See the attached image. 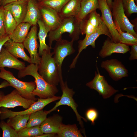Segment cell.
<instances>
[{"label":"cell","mask_w":137,"mask_h":137,"mask_svg":"<svg viewBox=\"0 0 137 137\" xmlns=\"http://www.w3.org/2000/svg\"><path fill=\"white\" fill-rule=\"evenodd\" d=\"M38 65L30 63L23 69L19 71L18 76L19 78L30 75L35 79L36 87L33 94L40 98L46 99L55 96L59 90L56 86L49 84L40 75L38 72Z\"/></svg>","instance_id":"6da1fadb"},{"label":"cell","mask_w":137,"mask_h":137,"mask_svg":"<svg viewBox=\"0 0 137 137\" xmlns=\"http://www.w3.org/2000/svg\"><path fill=\"white\" fill-rule=\"evenodd\" d=\"M51 49L44 50L38 66V72L48 83L55 86L63 81Z\"/></svg>","instance_id":"7a4b0ae2"},{"label":"cell","mask_w":137,"mask_h":137,"mask_svg":"<svg viewBox=\"0 0 137 137\" xmlns=\"http://www.w3.org/2000/svg\"><path fill=\"white\" fill-rule=\"evenodd\" d=\"M80 22L77 17L74 16L62 19L60 25L49 32L48 46L52 47L53 42L62 39V35L66 32L69 33V36L74 41L78 40L81 34Z\"/></svg>","instance_id":"3957f363"},{"label":"cell","mask_w":137,"mask_h":137,"mask_svg":"<svg viewBox=\"0 0 137 137\" xmlns=\"http://www.w3.org/2000/svg\"><path fill=\"white\" fill-rule=\"evenodd\" d=\"M0 78L8 82L10 86L15 88L23 97L36 101L37 100L33 94L36 87L35 81L27 82L20 80L16 78L11 72L3 68H1Z\"/></svg>","instance_id":"277c9868"},{"label":"cell","mask_w":137,"mask_h":137,"mask_svg":"<svg viewBox=\"0 0 137 137\" xmlns=\"http://www.w3.org/2000/svg\"><path fill=\"white\" fill-rule=\"evenodd\" d=\"M60 83L62 91V95L60 97V100L56 103L53 108L48 111L49 114L56 110V108L60 106L66 105L72 109L76 114L77 120L78 121L79 124L81 127H83V123L81 119H83L86 122H87V119L80 116L78 112L77 108L78 105L73 98L75 92L73 89H70L68 87L66 81L65 82L63 81Z\"/></svg>","instance_id":"5b68a950"},{"label":"cell","mask_w":137,"mask_h":137,"mask_svg":"<svg viewBox=\"0 0 137 137\" xmlns=\"http://www.w3.org/2000/svg\"><path fill=\"white\" fill-rule=\"evenodd\" d=\"M61 96H54L46 99L38 98L28 108L20 111H13L8 110L7 108L1 107L0 109V118L1 120L10 118L16 115L31 114L40 110L48 104L55 101L59 100Z\"/></svg>","instance_id":"8992f818"},{"label":"cell","mask_w":137,"mask_h":137,"mask_svg":"<svg viewBox=\"0 0 137 137\" xmlns=\"http://www.w3.org/2000/svg\"><path fill=\"white\" fill-rule=\"evenodd\" d=\"M111 10L113 19L118 21L121 30L127 32L137 38V33L134 29V25L131 23L126 15L122 0L113 1Z\"/></svg>","instance_id":"52a82bcc"},{"label":"cell","mask_w":137,"mask_h":137,"mask_svg":"<svg viewBox=\"0 0 137 137\" xmlns=\"http://www.w3.org/2000/svg\"><path fill=\"white\" fill-rule=\"evenodd\" d=\"M102 35L107 36L112 40L109 31L103 22L94 32L89 36L85 37L83 40L78 41V53L70 66V69L74 68L75 67L79 56L83 50L86 49L90 45L93 48H95V41L100 35Z\"/></svg>","instance_id":"ba28073f"},{"label":"cell","mask_w":137,"mask_h":137,"mask_svg":"<svg viewBox=\"0 0 137 137\" xmlns=\"http://www.w3.org/2000/svg\"><path fill=\"white\" fill-rule=\"evenodd\" d=\"M56 41L53 48V57L58 67L61 77H62V65L64 59L67 56L75 53L73 47L74 41H71L61 39Z\"/></svg>","instance_id":"9c48e42d"},{"label":"cell","mask_w":137,"mask_h":137,"mask_svg":"<svg viewBox=\"0 0 137 137\" xmlns=\"http://www.w3.org/2000/svg\"><path fill=\"white\" fill-rule=\"evenodd\" d=\"M96 67L97 71H95L93 79L87 83L86 85L91 89L96 91L103 98H109L118 90L108 84L104 76L100 74L97 66Z\"/></svg>","instance_id":"30bf717a"},{"label":"cell","mask_w":137,"mask_h":137,"mask_svg":"<svg viewBox=\"0 0 137 137\" xmlns=\"http://www.w3.org/2000/svg\"><path fill=\"white\" fill-rule=\"evenodd\" d=\"M36 101L26 98L22 96L16 89L10 93L3 95L0 99V108H13L21 106L27 109Z\"/></svg>","instance_id":"8fae6325"},{"label":"cell","mask_w":137,"mask_h":137,"mask_svg":"<svg viewBox=\"0 0 137 137\" xmlns=\"http://www.w3.org/2000/svg\"><path fill=\"white\" fill-rule=\"evenodd\" d=\"M100 66L107 71L111 78L114 81H117L128 76L127 70L121 61L116 59L103 61Z\"/></svg>","instance_id":"7c38bea8"},{"label":"cell","mask_w":137,"mask_h":137,"mask_svg":"<svg viewBox=\"0 0 137 137\" xmlns=\"http://www.w3.org/2000/svg\"><path fill=\"white\" fill-rule=\"evenodd\" d=\"M99 9L103 22L108 29L113 41L115 43L120 42L119 35L116 28L112 17L111 10L106 0H98Z\"/></svg>","instance_id":"4fadbf2b"},{"label":"cell","mask_w":137,"mask_h":137,"mask_svg":"<svg viewBox=\"0 0 137 137\" xmlns=\"http://www.w3.org/2000/svg\"><path fill=\"white\" fill-rule=\"evenodd\" d=\"M37 30V25H33L23 43L30 54L31 63L38 65L41 57L38 52Z\"/></svg>","instance_id":"5bb4252c"},{"label":"cell","mask_w":137,"mask_h":137,"mask_svg":"<svg viewBox=\"0 0 137 137\" xmlns=\"http://www.w3.org/2000/svg\"><path fill=\"white\" fill-rule=\"evenodd\" d=\"M103 22L101 16L96 10L93 11L80 22L81 34L86 37L94 32Z\"/></svg>","instance_id":"9a60e30c"},{"label":"cell","mask_w":137,"mask_h":137,"mask_svg":"<svg viewBox=\"0 0 137 137\" xmlns=\"http://www.w3.org/2000/svg\"><path fill=\"white\" fill-rule=\"evenodd\" d=\"M39 5L41 20L49 32L57 28L61 24L62 20L58 12L49 8Z\"/></svg>","instance_id":"2e32d148"},{"label":"cell","mask_w":137,"mask_h":137,"mask_svg":"<svg viewBox=\"0 0 137 137\" xmlns=\"http://www.w3.org/2000/svg\"><path fill=\"white\" fill-rule=\"evenodd\" d=\"M130 50L128 45L120 42L115 43L108 37L104 42L98 55L101 58H105L114 53L124 54Z\"/></svg>","instance_id":"e0dca14e"},{"label":"cell","mask_w":137,"mask_h":137,"mask_svg":"<svg viewBox=\"0 0 137 137\" xmlns=\"http://www.w3.org/2000/svg\"><path fill=\"white\" fill-rule=\"evenodd\" d=\"M28 1H18L11 3L4 6V8L10 12L16 21L17 25L23 22L26 16Z\"/></svg>","instance_id":"ac0fdd59"},{"label":"cell","mask_w":137,"mask_h":137,"mask_svg":"<svg viewBox=\"0 0 137 137\" xmlns=\"http://www.w3.org/2000/svg\"><path fill=\"white\" fill-rule=\"evenodd\" d=\"M26 66L25 63L10 53L4 47H3L0 55V67H7L19 71Z\"/></svg>","instance_id":"d6986e66"},{"label":"cell","mask_w":137,"mask_h":137,"mask_svg":"<svg viewBox=\"0 0 137 137\" xmlns=\"http://www.w3.org/2000/svg\"><path fill=\"white\" fill-rule=\"evenodd\" d=\"M62 121V117L58 114L47 118L40 125L42 132L43 133L57 134Z\"/></svg>","instance_id":"ffe728a7"},{"label":"cell","mask_w":137,"mask_h":137,"mask_svg":"<svg viewBox=\"0 0 137 137\" xmlns=\"http://www.w3.org/2000/svg\"><path fill=\"white\" fill-rule=\"evenodd\" d=\"M4 47L17 58H20L29 63H31L30 57L26 54L23 43H16L10 39L4 44Z\"/></svg>","instance_id":"44dd1931"},{"label":"cell","mask_w":137,"mask_h":137,"mask_svg":"<svg viewBox=\"0 0 137 137\" xmlns=\"http://www.w3.org/2000/svg\"><path fill=\"white\" fill-rule=\"evenodd\" d=\"M41 18L37 2L36 0H28L26 16L23 22L29 23L31 25H36L38 21L41 19Z\"/></svg>","instance_id":"7402d4cb"},{"label":"cell","mask_w":137,"mask_h":137,"mask_svg":"<svg viewBox=\"0 0 137 137\" xmlns=\"http://www.w3.org/2000/svg\"><path fill=\"white\" fill-rule=\"evenodd\" d=\"M81 0H70L58 13L62 19L74 16L77 18L81 11Z\"/></svg>","instance_id":"603a6c76"},{"label":"cell","mask_w":137,"mask_h":137,"mask_svg":"<svg viewBox=\"0 0 137 137\" xmlns=\"http://www.w3.org/2000/svg\"><path fill=\"white\" fill-rule=\"evenodd\" d=\"M31 26L27 22L20 23L17 25L12 33L9 35L10 39L14 42L23 43L27 37Z\"/></svg>","instance_id":"cb8c5ba5"},{"label":"cell","mask_w":137,"mask_h":137,"mask_svg":"<svg viewBox=\"0 0 137 137\" xmlns=\"http://www.w3.org/2000/svg\"><path fill=\"white\" fill-rule=\"evenodd\" d=\"M37 23L39 27L38 36L40 45L38 53L39 55L41 56L44 50L51 49L52 48L47 45L45 43L46 39L49 31L41 19L39 20Z\"/></svg>","instance_id":"d4e9b609"},{"label":"cell","mask_w":137,"mask_h":137,"mask_svg":"<svg viewBox=\"0 0 137 137\" xmlns=\"http://www.w3.org/2000/svg\"><path fill=\"white\" fill-rule=\"evenodd\" d=\"M59 137H82L76 124L66 125L62 123L57 134Z\"/></svg>","instance_id":"484cf974"},{"label":"cell","mask_w":137,"mask_h":137,"mask_svg":"<svg viewBox=\"0 0 137 137\" xmlns=\"http://www.w3.org/2000/svg\"><path fill=\"white\" fill-rule=\"evenodd\" d=\"M81 11L77 18L80 21L91 12L99 9L98 0H81Z\"/></svg>","instance_id":"4316f807"},{"label":"cell","mask_w":137,"mask_h":137,"mask_svg":"<svg viewBox=\"0 0 137 137\" xmlns=\"http://www.w3.org/2000/svg\"><path fill=\"white\" fill-rule=\"evenodd\" d=\"M30 115H16L9 118L7 123L18 132L26 127Z\"/></svg>","instance_id":"83f0119b"},{"label":"cell","mask_w":137,"mask_h":137,"mask_svg":"<svg viewBox=\"0 0 137 137\" xmlns=\"http://www.w3.org/2000/svg\"><path fill=\"white\" fill-rule=\"evenodd\" d=\"M49 114L48 111H43V109L31 114L25 127L40 125Z\"/></svg>","instance_id":"f1b7e54d"},{"label":"cell","mask_w":137,"mask_h":137,"mask_svg":"<svg viewBox=\"0 0 137 137\" xmlns=\"http://www.w3.org/2000/svg\"><path fill=\"white\" fill-rule=\"evenodd\" d=\"M113 21L116 28L120 36V42L128 45H137V38L127 32L122 31L118 21L116 20H114Z\"/></svg>","instance_id":"f546056e"},{"label":"cell","mask_w":137,"mask_h":137,"mask_svg":"<svg viewBox=\"0 0 137 137\" xmlns=\"http://www.w3.org/2000/svg\"><path fill=\"white\" fill-rule=\"evenodd\" d=\"M4 14L5 28L6 34L9 35L16 28L17 23L10 11L4 8Z\"/></svg>","instance_id":"4dcf8cb0"},{"label":"cell","mask_w":137,"mask_h":137,"mask_svg":"<svg viewBox=\"0 0 137 137\" xmlns=\"http://www.w3.org/2000/svg\"><path fill=\"white\" fill-rule=\"evenodd\" d=\"M70 0H42L37 2L41 6L49 8L59 12L63 6Z\"/></svg>","instance_id":"1f68e13d"},{"label":"cell","mask_w":137,"mask_h":137,"mask_svg":"<svg viewBox=\"0 0 137 137\" xmlns=\"http://www.w3.org/2000/svg\"><path fill=\"white\" fill-rule=\"evenodd\" d=\"M19 137H38L42 134L40 125L25 127L18 132Z\"/></svg>","instance_id":"d6a6232c"},{"label":"cell","mask_w":137,"mask_h":137,"mask_svg":"<svg viewBox=\"0 0 137 137\" xmlns=\"http://www.w3.org/2000/svg\"><path fill=\"white\" fill-rule=\"evenodd\" d=\"M0 128L2 131L3 137H19L18 132L2 120L0 122Z\"/></svg>","instance_id":"836d02e7"},{"label":"cell","mask_w":137,"mask_h":137,"mask_svg":"<svg viewBox=\"0 0 137 137\" xmlns=\"http://www.w3.org/2000/svg\"><path fill=\"white\" fill-rule=\"evenodd\" d=\"M122 0L127 16H129L133 13H137V6L134 0Z\"/></svg>","instance_id":"e575fe53"},{"label":"cell","mask_w":137,"mask_h":137,"mask_svg":"<svg viewBox=\"0 0 137 137\" xmlns=\"http://www.w3.org/2000/svg\"><path fill=\"white\" fill-rule=\"evenodd\" d=\"M85 116L87 120L91 122V124L94 125L95 124V121L98 118V112L96 109L90 108L86 111Z\"/></svg>","instance_id":"d590c367"},{"label":"cell","mask_w":137,"mask_h":137,"mask_svg":"<svg viewBox=\"0 0 137 137\" xmlns=\"http://www.w3.org/2000/svg\"><path fill=\"white\" fill-rule=\"evenodd\" d=\"M6 34L4 24V7L0 6V38Z\"/></svg>","instance_id":"8d00e7d4"},{"label":"cell","mask_w":137,"mask_h":137,"mask_svg":"<svg viewBox=\"0 0 137 137\" xmlns=\"http://www.w3.org/2000/svg\"><path fill=\"white\" fill-rule=\"evenodd\" d=\"M130 55L129 58L130 60H133L137 59V45L131 46L130 51Z\"/></svg>","instance_id":"74e56055"},{"label":"cell","mask_w":137,"mask_h":137,"mask_svg":"<svg viewBox=\"0 0 137 137\" xmlns=\"http://www.w3.org/2000/svg\"><path fill=\"white\" fill-rule=\"evenodd\" d=\"M10 39L9 35L7 34L0 38V55L1 50L5 43Z\"/></svg>","instance_id":"f35d334b"},{"label":"cell","mask_w":137,"mask_h":137,"mask_svg":"<svg viewBox=\"0 0 137 137\" xmlns=\"http://www.w3.org/2000/svg\"><path fill=\"white\" fill-rule=\"evenodd\" d=\"M28 0H0V6H4L11 3L18 1H28Z\"/></svg>","instance_id":"ab89813d"},{"label":"cell","mask_w":137,"mask_h":137,"mask_svg":"<svg viewBox=\"0 0 137 137\" xmlns=\"http://www.w3.org/2000/svg\"><path fill=\"white\" fill-rule=\"evenodd\" d=\"M57 137V134L54 133H43L38 137Z\"/></svg>","instance_id":"60d3db41"},{"label":"cell","mask_w":137,"mask_h":137,"mask_svg":"<svg viewBox=\"0 0 137 137\" xmlns=\"http://www.w3.org/2000/svg\"><path fill=\"white\" fill-rule=\"evenodd\" d=\"M9 86H10L9 83L5 80L0 84V88H5Z\"/></svg>","instance_id":"b9f144b4"},{"label":"cell","mask_w":137,"mask_h":137,"mask_svg":"<svg viewBox=\"0 0 137 137\" xmlns=\"http://www.w3.org/2000/svg\"><path fill=\"white\" fill-rule=\"evenodd\" d=\"M106 1L108 5L111 10L113 2L112 0H106Z\"/></svg>","instance_id":"7bdbcfd3"},{"label":"cell","mask_w":137,"mask_h":137,"mask_svg":"<svg viewBox=\"0 0 137 137\" xmlns=\"http://www.w3.org/2000/svg\"><path fill=\"white\" fill-rule=\"evenodd\" d=\"M4 95V94L3 92L2 91H0V99L1 97Z\"/></svg>","instance_id":"ee69618b"},{"label":"cell","mask_w":137,"mask_h":137,"mask_svg":"<svg viewBox=\"0 0 137 137\" xmlns=\"http://www.w3.org/2000/svg\"><path fill=\"white\" fill-rule=\"evenodd\" d=\"M37 2H39L42 0H36Z\"/></svg>","instance_id":"f6af8a7d"},{"label":"cell","mask_w":137,"mask_h":137,"mask_svg":"<svg viewBox=\"0 0 137 137\" xmlns=\"http://www.w3.org/2000/svg\"><path fill=\"white\" fill-rule=\"evenodd\" d=\"M1 136V134H0V136Z\"/></svg>","instance_id":"bcb514c9"},{"label":"cell","mask_w":137,"mask_h":137,"mask_svg":"<svg viewBox=\"0 0 137 137\" xmlns=\"http://www.w3.org/2000/svg\"><path fill=\"white\" fill-rule=\"evenodd\" d=\"M0 69H1V68L0 67Z\"/></svg>","instance_id":"7dc6e473"},{"label":"cell","mask_w":137,"mask_h":137,"mask_svg":"<svg viewBox=\"0 0 137 137\" xmlns=\"http://www.w3.org/2000/svg\"><path fill=\"white\" fill-rule=\"evenodd\" d=\"M112 0L114 1V0Z\"/></svg>","instance_id":"c3c4849f"}]
</instances>
